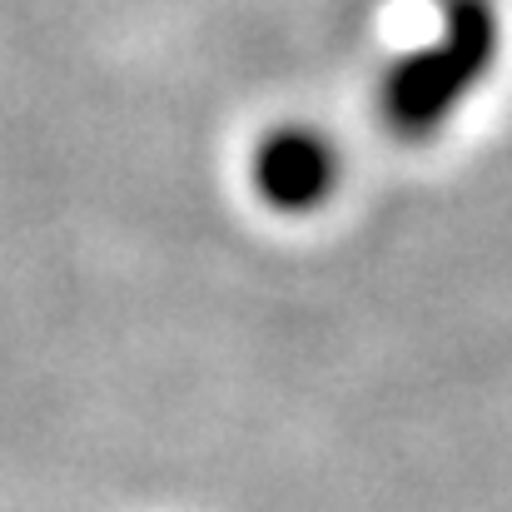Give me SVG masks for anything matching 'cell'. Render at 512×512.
<instances>
[{"mask_svg": "<svg viewBox=\"0 0 512 512\" xmlns=\"http://www.w3.org/2000/svg\"><path fill=\"white\" fill-rule=\"evenodd\" d=\"M498 60V10L493 0H448L443 35L413 55H403L383 75V125L398 140H428L453 120L463 95Z\"/></svg>", "mask_w": 512, "mask_h": 512, "instance_id": "6da1fadb", "label": "cell"}, {"mask_svg": "<svg viewBox=\"0 0 512 512\" xmlns=\"http://www.w3.org/2000/svg\"><path fill=\"white\" fill-rule=\"evenodd\" d=\"M339 184V150L309 125H284L274 130L259 155H254V189L264 204L284 214H309L319 209Z\"/></svg>", "mask_w": 512, "mask_h": 512, "instance_id": "7a4b0ae2", "label": "cell"}]
</instances>
